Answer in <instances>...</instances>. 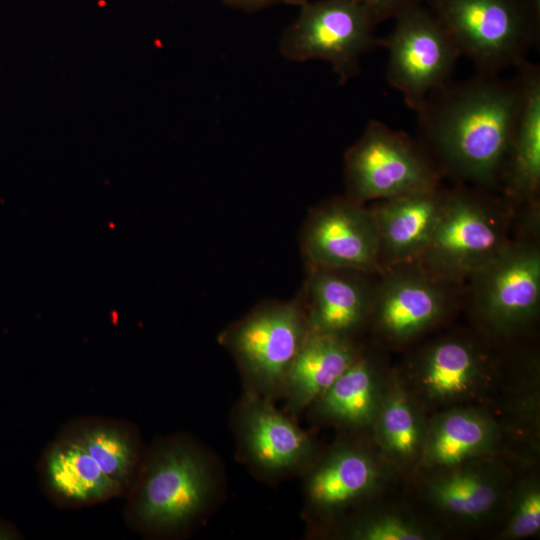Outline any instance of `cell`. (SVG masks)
Segmentation results:
<instances>
[{
    "label": "cell",
    "instance_id": "27",
    "mask_svg": "<svg viewBox=\"0 0 540 540\" xmlns=\"http://www.w3.org/2000/svg\"><path fill=\"white\" fill-rule=\"evenodd\" d=\"M369 9L376 24L385 21L427 0H361Z\"/></svg>",
    "mask_w": 540,
    "mask_h": 540
},
{
    "label": "cell",
    "instance_id": "26",
    "mask_svg": "<svg viewBox=\"0 0 540 540\" xmlns=\"http://www.w3.org/2000/svg\"><path fill=\"white\" fill-rule=\"evenodd\" d=\"M507 521L499 536L519 540L538 534L540 530V485L536 478L519 482L509 502Z\"/></svg>",
    "mask_w": 540,
    "mask_h": 540
},
{
    "label": "cell",
    "instance_id": "21",
    "mask_svg": "<svg viewBox=\"0 0 540 540\" xmlns=\"http://www.w3.org/2000/svg\"><path fill=\"white\" fill-rule=\"evenodd\" d=\"M362 349L355 338L310 331L287 374L282 394L292 414L309 408Z\"/></svg>",
    "mask_w": 540,
    "mask_h": 540
},
{
    "label": "cell",
    "instance_id": "10",
    "mask_svg": "<svg viewBox=\"0 0 540 540\" xmlns=\"http://www.w3.org/2000/svg\"><path fill=\"white\" fill-rule=\"evenodd\" d=\"M495 375L496 360L483 339L451 333L415 350L401 378L423 407L447 408L480 397Z\"/></svg>",
    "mask_w": 540,
    "mask_h": 540
},
{
    "label": "cell",
    "instance_id": "12",
    "mask_svg": "<svg viewBox=\"0 0 540 540\" xmlns=\"http://www.w3.org/2000/svg\"><path fill=\"white\" fill-rule=\"evenodd\" d=\"M300 246L307 266L381 272L378 233L371 211L345 194L310 210L301 229Z\"/></svg>",
    "mask_w": 540,
    "mask_h": 540
},
{
    "label": "cell",
    "instance_id": "29",
    "mask_svg": "<svg viewBox=\"0 0 540 540\" xmlns=\"http://www.w3.org/2000/svg\"><path fill=\"white\" fill-rule=\"evenodd\" d=\"M361 1V0H360Z\"/></svg>",
    "mask_w": 540,
    "mask_h": 540
},
{
    "label": "cell",
    "instance_id": "1",
    "mask_svg": "<svg viewBox=\"0 0 540 540\" xmlns=\"http://www.w3.org/2000/svg\"><path fill=\"white\" fill-rule=\"evenodd\" d=\"M519 74L478 73L430 92L417 113V140L442 177L498 192L520 100Z\"/></svg>",
    "mask_w": 540,
    "mask_h": 540
},
{
    "label": "cell",
    "instance_id": "11",
    "mask_svg": "<svg viewBox=\"0 0 540 540\" xmlns=\"http://www.w3.org/2000/svg\"><path fill=\"white\" fill-rule=\"evenodd\" d=\"M395 19L393 31L383 39L388 49L387 79L417 111L430 92L451 80L461 54L429 8L417 5Z\"/></svg>",
    "mask_w": 540,
    "mask_h": 540
},
{
    "label": "cell",
    "instance_id": "18",
    "mask_svg": "<svg viewBox=\"0 0 540 540\" xmlns=\"http://www.w3.org/2000/svg\"><path fill=\"white\" fill-rule=\"evenodd\" d=\"M429 472L423 483L425 498L445 516L462 523L488 518L507 493V472L492 457Z\"/></svg>",
    "mask_w": 540,
    "mask_h": 540
},
{
    "label": "cell",
    "instance_id": "8",
    "mask_svg": "<svg viewBox=\"0 0 540 540\" xmlns=\"http://www.w3.org/2000/svg\"><path fill=\"white\" fill-rule=\"evenodd\" d=\"M214 488L206 457L186 442L172 441L159 447L147 462L133 512L149 530H174L206 509Z\"/></svg>",
    "mask_w": 540,
    "mask_h": 540
},
{
    "label": "cell",
    "instance_id": "7",
    "mask_svg": "<svg viewBox=\"0 0 540 540\" xmlns=\"http://www.w3.org/2000/svg\"><path fill=\"white\" fill-rule=\"evenodd\" d=\"M369 9L360 0L307 1L279 39V53L293 62L330 63L339 83L356 76L361 57L380 46Z\"/></svg>",
    "mask_w": 540,
    "mask_h": 540
},
{
    "label": "cell",
    "instance_id": "22",
    "mask_svg": "<svg viewBox=\"0 0 540 540\" xmlns=\"http://www.w3.org/2000/svg\"><path fill=\"white\" fill-rule=\"evenodd\" d=\"M423 409L401 376L389 374L371 428L379 453L390 465L407 467L418 462L428 421Z\"/></svg>",
    "mask_w": 540,
    "mask_h": 540
},
{
    "label": "cell",
    "instance_id": "4",
    "mask_svg": "<svg viewBox=\"0 0 540 540\" xmlns=\"http://www.w3.org/2000/svg\"><path fill=\"white\" fill-rule=\"evenodd\" d=\"M478 73L518 68L539 37L540 0H427Z\"/></svg>",
    "mask_w": 540,
    "mask_h": 540
},
{
    "label": "cell",
    "instance_id": "13",
    "mask_svg": "<svg viewBox=\"0 0 540 540\" xmlns=\"http://www.w3.org/2000/svg\"><path fill=\"white\" fill-rule=\"evenodd\" d=\"M364 444H335L307 468L304 495L308 510L322 520H331L356 504L376 495L387 479V465Z\"/></svg>",
    "mask_w": 540,
    "mask_h": 540
},
{
    "label": "cell",
    "instance_id": "28",
    "mask_svg": "<svg viewBox=\"0 0 540 540\" xmlns=\"http://www.w3.org/2000/svg\"><path fill=\"white\" fill-rule=\"evenodd\" d=\"M229 7L242 10L244 12H255L273 5H295L301 6L309 0H222Z\"/></svg>",
    "mask_w": 540,
    "mask_h": 540
},
{
    "label": "cell",
    "instance_id": "2",
    "mask_svg": "<svg viewBox=\"0 0 540 540\" xmlns=\"http://www.w3.org/2000/svg\"><path fill=\"white\" fill-rule=\"evenodd\" d=\"M516 210L500 194L466 185L448 189L419 264L434 278L465 286L514 237Z\"/></svg>",
    "mask_w": 540,
    "mask_h": 540
},
{
    "label": "cell",
    "instance_id": "6",
    "mask_svg": "<svg viewBox=\"0 0 540 540\" xmlns=\"http://www.w3.org/2000/svg\"><path fill=\"white\" fill-rule=\"evenodd\" d=\"M442 178L417 138L378 120L344 155L345 195L362 204L435 188Z\"/></svg>",
    "mask_w": 540,
    "mask_h": 540
},
{
    "label": "cell",
    "instance_id": "23",
    "mask_svg": "<svg viewBox=\"0 0 540 540\" xmlns=\"http://www.w3.org/2000/svg\"><path fill=\"white\" fill-rule=\"evenodd\" d=\"M44 474L52 492L72 503L104 500L122 489L72 435L57 441L48 450Z\"/></svg>",
    "mask_w": 540,
    "mask_h": 540
},
{
    "label": "cell",
    "instance_id": "14",
    "mask_svg": "<svg viewBox=\"0 0 540 540\" xmlns=\"http://www.w3.org/2000/svg\"><path fill=\"white\" fill-rule=\"evenodd\" d=\"M300 291L310 331L355 338L369 327L379 273L307 266Z\"/></svg>",
    "mask_w": 540,
    "mask_h": 540
},
{
    "label": "cell",
    "instance_id": "3",
    "mask_svg": "<svg viewBox=\"0 0 540 540\" xmlns=\"http://www.w3.org/2000/svg\"><path fill=\"white\" fill-rule=\"evenodd\" d=\"M540 221L516 223L513 239L465 284L468 308L485 337L527 330L540 310Z\"/></svg>",
    "mask_w": 540,
    "mask_h": 540
},
{
    "label": "cell",
    "instance_id": "15",
    "mask_svg": "<svg viewBox=\"0 0 540 540\" xmlns=\"http://www.w3.org/2000/svg\"><path fill=\"white\" fill-rule=\"evenodd\" d=\"M237 434L247 464L265 476H284L308 468L315 459L309 435L270 400L251 393L240 406Z\"/></svg>",
    "mask_w": 540,
    "mask_h": 540
},
{
    "label": "cell",
    "instance_id": "24",
    "mask_svg": "<svg viewBox=\"0 0 540 540\" xmlns=\"http://www.w3.org/2000/svg\"><path fill=\"white\" fill-rule=\"evenodd\" d=\"M72 436L109 478L122 488L130 481L137 448L129 432L112 424H89Z\"/></svg>",
    "mask_w": 540,
    "mask_h": 540
},
{
    "label": "cell",
    "instance_id": "16",
    "mask_svg": "<svg viewBox=\"0 0 540 540\" xmlns=\"http://www.w3.org/2000/svg\"><path fill=\"white\" fill-rule=\"evenodd\" d=\"M447 188L442 185L377 200L369 207L374 218L381 271L419 261L442 212Z\"/></svg>",
    "mask_w": 540,
    "mask_h": 540
},
{
    "label": "cell",
    "instance_id": "5",
    "mask_svg": "<svg viewBox=\"0 0 540 540\" xmlns=\"http://www.w3.org/2000/svg\"><path fill=\"white\" fill-rule=\"evenodd\" d=\"M310 332L300 294L267 301L233 323L220 343L234 356L250 393L270 400L282 394L290 367Z\"/></svg>",
    "mask_w": 540,
    "mask_h": 540
},
{
    "label": "cell",
    "instance_id": "9",
    "mask_svg": "<svg viewBox=\"0 0 540 540\" xmlns=\"http://www.w3.org/2000/svg\"><path fill=\"white\" fill-rule=\"evenodd\" d=\"M464 293L465 286L434 278L418 261L385 268L368 328L384 345H408L444 321Z\"/></svg>",
    "mask_w": 540,
    "mask_h": 540
},
{
    "label": "cell",
    "instance_id": "25",
    "mask_svg": "<svg viewBox=\"0 0 540 540\" xmlns=\"http://www.w3.org/2000/svg\"><path fill=\"white\" fill-rule=\"evenodd\" d=\"M340 536L352 540H429L439 538V532L414 516L381 511L365 514L341 528Z\"/></svg>",
    "mask_w": 540,
    "mask_h": 540
},
{
    "label": "cell",
    "instance_id": "17",
    "mask_svg": "<svg viewBox=\"0 0 540 540\" xmlns=\"http://www.w3.org/2000/svg\"><path fill=\"white\" fill-rule=\"evenodd\" d=\"M517 69L521 100L498 190L516 210L540 208V69L528 61Z\"/></svg>",
    "mask_w": 540,
    "mask_h": 540
},
{
    "label": "cell",
    "instance_id": "20",
    "mask_svg": "<svg viewBox=\"0 0 540 540\" xmlns=\"http://www.w3.org/2000/svg\"><path fill=\"white\" fill-rule=\"evenodd\" d=\"M388 375L379 358L362 346L352 364L309 408L317 419L327 423L371 428Z\"/></svg>",
    "mask_w": 540,
    "mask_h": 540
},
{
    "label": "cell",
    "instance_id": "19",
    "mask_svg": "<svg viewBox=\"0 0 540 540\" xmlns=\"http://www.w3.org/2000/svg\"><path fill=\"white\" fill-rule=\"evenodd\" d=\"M502 437L500 424L488 412L469 405L447 407L428 419L418 463L432 471L492 457Z\"/></svg>",
    "mask_w": 540,
    "mask_h": 540
}]
</instances>
